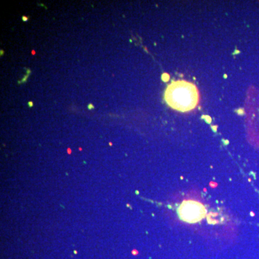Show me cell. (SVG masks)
Returning <instances> with one entry per match:
<instances>
[{
  "instance_id": "3957f363",
  "label": "cell",
  "mask_w": 259,
  "mask_h": 259,
  "mask_svg": "<svg viewBox=\"0 0 259 259\" xmlns=\"http://www.w3.org/2000/svg\"><path fill=\"white\" fill-rule=\"evenodd\" d=\"M88 108L89 110H91V109H94V106L92 105V104H89L88 105Z\"/></svg>"
},
{
  "instance_id": "7a4b0ae2",
  "label": "cell",
  "mask_w": 259,
  "mask_h": 259,
  "mask_svg": "<svg viewBox=\"0 0 259 259\" xmlns=\"http://www.w3.org/2000/svg\"><path fill=\"white\" fill-rule=\"evenodd\" d=\"M206 214L205 206L197 201H184L178 208V215L180 219L188 223L200 222L204 218Z\"/></svg>"
},
{
  "instance_id": "6da1fadb",
  "label": "cell",
  "mask_w": 259,
  "mask_h": 259,
  "mask_svg": "<svg viewBox=\"0 0 259 259\" xmlns=\"http://www.w3.org/2000/svg\"><path fill=\"white\" fill-rule=\"evenodd\" d=\"M164 98L172 109L180 112H189L198 104L199 92L193 84L178 80L169 85L166 89Z\"/></svg>"
},
{
  "instance_id": "5b68a950",
  "label": "cell",
  "mask_w": 259,
  "mask_h": 259,
  "mask_svg": "<svg viewBox=\"0 0 259 259\" xmlns=\"http://www.w3.org/2000/svg\"><path fill=\"white\" fill-rule=\"evenodd\" d=\"M29 105L30 106H31V105L33 106V102H29Z\"/></svg>"
},
{
  "instance_id": "277c9868",
  "label": "cell",
  "mask_w": 259,
  "mask_h": 259,
  "mask_svg": "<svg viewBox=\"0 0 259 259\" xmlns=\"http://www.w3.org/2000/svg\"><path fill=\"white\" fill-rule=\"evenodd\" d=\"M22 20H23V21H27V17H22Z\"/></svg>"
}]
</instances>
